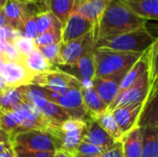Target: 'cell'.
<instances>
[{
	"mask_svg": "<svg viewBox=\"0 0 158 157\" xmlns=\"http://www.w3.org/2000/svg\"><path fill=\"white\" fill-rule=\"evenodd\" d=\"M124 157L143 156V135L141 128L136 126L122 137Z\"/></svg>",
	"mask_w": 158,
	"mask_h": 157,
	"instance_id": "ffe728a7",
	"label": "cell"
},
{
	"mask_svg": "<svg viewBox=\"0 0 158 157\" xmlns=\"http://www.w3.org/2000/svg\"><path fill=\"white\" fill-rule=\"evenodd\" d=\"M12 145L38 152H56L58 143L56 138L50 132L31 130L16 134L12 139Z\"/></svg>",
	"mask_w": 158,
	"mask_h": 157,
	"instance_id": "277c9868",
	"label": "cell"
},
{
	"mask_svg": "<svg viewBox=\"0 0 158 157\" xmlns=\"http://www.w3.org/2000/svg\"><path fill=\"white\" fill-rule=\"evenodd\" d=\"M31 2H32V3H41L43 0H30Z\"/></svg>",
	"mask_w": 158,
	"mask_h": 157,
	"instance_id": "ee69618b",
	"label": "cell"
},
{
	"mask_svg": "<svg viewBox=\"0 0 158 157\" xmlns=\"http://www.w3.org/2000/svg\"><path fill=\"white\" fill-rule=\"evenodd\" d=\"M85 121L86 130L82 142L102 147L104 149L111 147L116 143V141L102 129L95 119L88 118Z\"/></svg>",
	"mask_w": 158,
	"mask_h": 157,
	"instance_id": "2e32d148",
	"label": "cell"
},
{
	"mask_svg": "<svg viewBox=\"0 0 158 157\" xmlns=\"http://www.w3.org/2000/svg\"><path fill=\"white\" fill-rule=\"evenodd\" d=\"M82 100L84 106L86 108L88 117L95 119L98 116L103 114L108 109V106L100 98L98 93L92 86H81V88Z\"/></svg>",
	"mask_w": 158,
	"mask_h": 157,
	"instance_id": "d6986e66",
	"label": "cell"
},
{
	"mask_svg": "<svg viewBox=\"0 0 158 157\" xmlns=\"http://www.w3.org/2000/svg\"><path fill=\"white\" fill-rule=\"evenodd\" d=\"M110 1L111 0H75L72 12L78 13L94 22L95 30Z\"/></svg>",
	"mask_w": 158,
	"mask_h": 157,
	"instance_id": "5bb4252c",
	"label": "cell"
},
{
	"mask_svg": "<svg viewBox=\"0 0 158 157\" xmlns=\"http://www.w3.org/2000/svg\"><path fill=\"white\" fill-rule=\"evenodd\" d=\"M24 103V97L20 87H7L0 93V110L10 112L17 105Z\"/></svg>",
	"mask_w": 158,
	"mask_h": 157,
	"instance_id": "d4e9b609",
	"label": "cell"
},
{
	"mask_svg": "<svg viewBox=\"0 0 158 157\" xmlns=\"http://www.w3.org/2000/svg\"><path fill=\"white\" fill-rule=\"evenodd\" d=\"M60 46L61 43L49 44L45 46H38L37 49L43 54V56L48 60V62L54 67L61 64L60 61Z\"/></svg>",
	"mask_w": 158,
	"mask_h": 157,
	"instance_id": "f546056e",
	"label": "cell"
},
{
	"mask_svg": "<svg viewBox=\"0 0 158 157\" xmlns=\"http://www.w3.org/2000/svg\"><path fill=\"white\" fill-rule=\"evenodd\" d=\"M13 145L11 143H0V155L7 151L8 149L12 148Z\"/></svg>",
	"mask_w": 158,
	"mask_h": 157,
	"instance_id": "74e56055",
	"label": "cell"
},
{
	"mask_svg": "<svg viewBox=\"0 0 158 157\" xmlns=\"http://www.w3.org/2000/svg\"><path fill=\"white\" fill-rule=\"evenodd\" d=\"M143 53H125L107 49H94L95 77H124Z\"/></svg>",
	"mask_w": 158,
	"mask_h": 157,
	"instance_id": "7a4b0ae2",
	"label": "cell"
},
{
	"mask_svg": "<svg viewBox=\"0 0 158 157\" xmlns=\"http://www.w3.org/2000/svg\"><path fill=\"white\" fill-rule=\"evenodd\" d=\"M6 26H9L8 20L5 16V14L3 13V11H0V27H6Z\"/></svg>",
	"mask_w": 158,
	"mask_h": 157,
	"instance_id": "f35d334b",
	"label": "cell"
},
{
	"mask_svg": "<svg viewBox=\"0 0 158 157\" xmlns=\"http://www.w3.org/2000/svg\"><path fill=\"white\" fill-rule=\"evenodd\" d=\"M95 120L98 122V124L102 127V129L109 135L111 136L116 142L121 141L122 137H123V133L120 130L112 111L110 110H106V112H104L103 114H101L100 116H98Z\"/></svg>",
	"mask_w": 158,
	"mask_h": 157,
	"instance_id": "484cf974",
	"label": "cell"
},
{
	"mask_svg": "<svg viewBox=\"0 0 158 157\" xmlns=\"http://www.w3.org/2000/svg\"><path fill=\"white\" fill-rule=\"evenodd\" d=\"M62 42V30H51L43 34L37 35L34 39L36 47L58 43Z\"/></svg>",
	"mask_w": 158,
	"mask_h": 157,
	"instance_id": "f1b7e54d",
	"label": "cell"
},
{
	"mask_svg": "<svg viewBox=\"0 0 158 157\" xmlns=\"http://www.w3.org/2000/svg\"><path fill=\"white\" fill-rule=\"evenodd\" d=\"M155 37L146 26L128 31L117 36L99 39L95 42V48L107 49L125 53H143L156 42Z\"/></svg>",
	"mask_w": 158,
	"mask_h": 157,
	"instance_id": "3957f363",
	"label": "cell"
},
{
	"mask_svg": "<svg viewBox=\"0 0 158 157\" xmlns=\"http://www.w3.org/2000/svg\"><path fill=\"white\" fill-rule=\"evenodd\" d=\"M123 77L96 78L93 80V87L104 103L109 107L119 93V85Z\"/></svg>",
	"mask_w": 158,
	"mask_h": 157,
	"instance_id": "9a60e30c",
	"label": "cell"
},
{
	"mask_svg": "<svg viewBox=\"0 0 158 157\" xmlns=\"http://www.w3.org/2000/svg\"><path fill=\"white\" fill-rule=\"evenodd\" d=\"M150 90V78L149 70L145 72L138 81L131 84L129 88L123 90L118 93L115 101L108 107V110L114 109L132 104L143 103L148 95Z\"/></svg>",
	"mask_w": 158,
	"mask_h": 157,
	"instance_id": "ba28073f",
	"label": "cell"
},
{
	"mask_svg": "<svg viewBox=\"0 0 158 157\" xmlns=\"http://www.w3.org/2000/svg\"><path fill=\"white\" fill-rule=\"evenodd\" d=\"M150 85L158 81V36L156 42L150 47Z\"/></svg>",
	"mask_w": 158,
	"mask_h": 157,
	"instance_id": "4dcf8cb0",
	"label": "cell"
},
{
	"mask_svg": "<svg viewBox=\"0 0 158 157\" xmlns=\"http://www.w3.org/2000/svg\"><path fill=\"white\" fill-rule=\"evenodd\" d=\"M24 63L27 68L34 75L55 71L57 69L56 67L48 62V60L43 56V54L37 49V47L25 57Z\"/></svg>",
	"mask_w": 158,
	"mask_h": 157,
	"instance_id": "603a6c76",
	"label": "cell"
},
{
	"mask_svg": "<svg viewBox=\"0 0 158 157\" xmlns=\"http://www.w3.org/2000/svg\"><path fill=\"white\" fill-rule=\"evenodd\" d=\"M54 157H74V156H73L72 155H70V154H69V153L65 152V151H61V150H59V151H56V152L55 156Z\"/></svg>",
	"mask_w": 158,
	"mask_h": 157,
	"instance_id": "60d3db41",
	"label": "cell"
},
{
	"mask_svg": "<svg viewBox=\"0 0 158 157\" xmlns=\"http://www.w3.org/2000/svg\"><path fill=\"white\" fill-rule=\"evenodd\" d=\"M143 103L132 104L118 107L112 111L113 116L123 134L129 132L138 125V120L143 109Z\"/></svg>",
	"mask_w": 158,
	"mask_h": 157,
	"instance_id": "4fadbf2b",
	"label": "cell"
},
{
	"mask_svg": "<svg viewBox=\"0 0 158 157\" xmlns=\"http://www.w3.org/2000/svg\"><path fill=\"white\" fill-rule=\"evenodd\" d=\"M18 31L19 33V36H23L34 40L37 37L35 17H30L29 19H27V20L23 23V25L20 27V29Z\"/></svg>",
	"mask_w": 158,
	"mask_h": 157,
	"instance_id": "836d02e7",
	"label": "cell"
},
{
	"mask_svg": "<svg viewBox=\"0 0 158 157\" xmlns=\"http://www.w3.org/2000/svg\"><path fill=\"white\" fill-rule=\"evenodd\" d=\"M6 88H7V86H6V82H5V81H4V79L0 76V93H3Z\"/></svg>",
	"mask_w": 158,
	"mask_h": 157,
	"instance_id": "b9f144b4",
	"label": "cell"
},
{
	"mask_svg": "<svg viewBox=\"0 0 158 157\" xmlns=\"http://www.w3.org/2000/svg\"><path fill=\"white\" fill-rule=\"evenodd\" d=\"M143 135V156L158 157V128L142 127Z\"/></svg>",
	"mask_w": 158,
	"mask_h": 157,
	"instance_id": "cb8c5ba5",
	"label": "cell"
},
{
	"mask_svg": "<svg viewBox=\"0 0 158 157\" xmlns=\"http://www.w3.org/2000/svg\"><path fill=\"white\" fill-rule=\"evenodd\" d=\"M14 44L17 47V49L19 50V52L24 57H26L29 54H31L36 48L34 40L27 38V37L19 36V35L15 39Z\"/></svg>",
	"mask_w": 158,
	"mask_h": 157,
	"instance_id": "d6a6232c",
	"label": "cell"
},
{
	"mask_svg": "<svg viewBox=\"0 0 158 157\" xmlns=\"http://www.w3.org/2000/svg\"><path fill=\"white\" fill-rule=\"evenodd\" d=\"M6 2V0H0V11H2V9H3Z\"/></svg>",
	"mask_w": 158,
	"mask_h": 157,
	"instance_id": "7bdbcfd3",
	"label": "cell"
},
{
	"mask_svg": "<svg viewBox=\"0 0 158 157\" xmlns=\"http://www.w3.org/2000/svg\"><path fill=\"white\" fill-rule=\"evenodd\" d=\"M0 143H12L11 136L7 132L2 130H0Z\"/></svg>",
	"mask_w": 158,
	"mask_h": 157,
	"instance_id": "8d00e7d4",
	"label": "cell"
},
{
	"mask_svg": "<svg viewBox=\"0 0 158 157\" xmlns=\"http://www.w3.org/2000/svg\"><path fill=\"white\" fill-rule=\"evenodd\" d=\"M137 126L140 128L146 126L158 128V82L150 85Z\"/></svg>",
	"mask_w": 158,
	"mask_h": 157,
	"instance_id": "7c38bea8",
	"label": "cell"
},
{
	"mask_svg": "<svg viewBox=\"0 0 158 157\" xmlns=\"http://www.w3.org/2000/svg\"><path fill=\"white\" fill-rule=\"evenodd\" d=\"M37 35L43 34L51 30H62L63 26L60 21L50 12L44 11L35 16Z\"/></svg>",
	"mask_w": 158,
	"mask_h": 157,
	"instance_id": "4316f807",
	"label": "cell"
},
{
	"mask_svg": "<svg viewBox=\"0 0 158 157\" xmlns=\"http://www.w3.org/2000/svg\"><path fill=\"white\" fill-rule=\"evenodd\" d=\"M141 18L158 20V0H122Z\"/></svg>",
	"mask_w": 158,
	"mask_h": 157,
	"instance_id": "7402d4cb",
	"label": "cell"
},
{
	"mask_svg": "<svg viewBox=\"0 0 158 157\" xmlns=\"http://www.w3.org/2000/svg\"><path fill=\"white\" fill-rule=\"evenodd\" d=\"M106 149L93 145L91 143L82 142L78 148L76 149L75 153L73 154L74 157H98Z\"/></svg>",
	"mask_w": 158,
	"mask_h": 157,
	"instance_id": "1f68e13d",
	"label": "cell"
},
{
	"mask_svg": "<svg viewBox=\"0 0 158 157\" xmlns=\"http://www.w3.org/2000/svg\"><path fill=\"white\" fill-rule=\"evenodd\" d=\"M157 36H158V35H157Z\"/></svg>",
	"mask_w": 158,
	"mask_h": 157,
	"instance_id": "bcb514c9",
	"label": "cell"
},
{
	"mask_svg": "<svg viewBox=\"0 0 158 157\" xmlns=\"http://www.w3.org/2000/svg\"><path fill=\"white\" fill-rule=\"evenodd\" d=\"M94 30V24L81 15L72 12L62 29V43L77 40Z\"/></svg>",
	"mask_w": 158,
	"mask_h": 157,
	"instance_id": "8fae6325",
	"label": "cell"
},
{
	"mask_svg": "<svg viewBox=\"0 0 158 157\" xmlns=\"http://www.w3.org/2000/svg\"><path fill=\"white\" fill-rule=\"evenodd\" d=\"M98 157H124L122 142H116L111 147L106 149Z\"/></svg>",
	"mask_w": 158,
	"mask_h": 157,
	"instance_id": "d590c367",
	"label": "cell"
},
{
	"mask_svg": "<svg viewBox=\"0 0 158 157\" xmlns=\"http://www.w3.org/2000/svg\"><path fill=\"white\" fill-rule=\"evenodd\" d=\"M16 157H54L56 152H38L13 146Z\"/></svg>",
	"mask_w": 158,
	"mask_h": 157,
	"instance_id": "e575fe53",
	"label": "cell"
},
{
	"mask_svg": "<svg viewBox=\"0 0 158 157\" xmlns=\"http://www.w3.org/2000/svg\"><path fill=\"white\" fill-rule=\"evenodd\" d=\"M0 130L7 132L11 136V142L16 134L23 131L19 118L13 112L2 110H0Z\"/></svg>",
	"mask_w": 158,
	"mask_h": 157,
	"instance_id": "83f0119b",
	"label": "cell"
},
{
	"mask_svg": "<svg viewBox=\"0 0 158 157\" xmlns=\"http://www.w3.org/2000/svg\"><path fill=\"white\" fill-rule=\"evenodd\" d=\"M95 34L93 30L84 36L63 43L60 46V61L61 64H73L80 58L84 56L95 49Z\"/></svg>",
	"mask_w": 158,
	"mask_h": 157,
	"instance_id": "52a82bcc",
	"label": "cell"
},
{
	"mask_svg": "<svg viewBox=\"0 0 158 157\" xmlns=\"http://www.w3.org/2000/svg\"><path fill=\"white\" fill-rule=\"evenodd\" d=\"M31 84L45 88L58 94H62L69 88L81 83L73 77L56 69L55 71L35 75Z\"/></svg>",
	"mask_w": 158,
	"mask_h": 157,
	"instance_id": "9c48e42d",
	"label": "cell"
},
{
	"mask_svg": "<svg viewBox=\"0 0 158 157\" xmlns=\"http://www.w3.org/2000/svg\"><path fill=\"white\" fill-rule=\"evenodd\" d=\"M146 19L138 16L122 0H111L94 30L95 40L131 31L146 26Z\"/></svg>",
	"mask_w": 158,
	"mask_h": 157,
	"instance_id": "6da1fadb",
	"label": "cell"
},
{
	"mask_svg": "<svg viewBox=\"0 0 158 157\" xmlns=\"http://www.w3.org/2000/svg\"><path fill=\"white\" fill-rule=\"evenodd\" d=\"M18 1H19L21 3H29V2H31L30 0H18Z\"/></svg>",
	"mask_w": 158,
	"mask_h": 157,
	"instance_id": "f6af8a7d",
	"label": "cell"
},
{
	"mask_svg": "<svg viewBox=\"0 0 158 157\" xmlns=\"http://www.w3.org/2000/svg\"><path fill=\"white\" fill-rule=\"evenodd\" d=\"M0 157H16L15 156V152H14V149L13 147L8 149L7 151H6L5 153L1 154Z\"/></svg>",
	"mask_w": 158,
	"mask_h": 157,
	"instance_id": "ab89813d",
	"label": "cell"
},
{
	"mask_svg": "<svg viewBox=\"0 0 158 157\" xmlns=\"http://www.w3.org/2000/svg\"><path fill=\"white\" fill-rule=\"evenodd\" d=\"M55 67L59 71L76 79L82 86H92L95 77L94 51L88 53L73 64H59Z\"/></svg>",
	"mask_w": 158,
	"mask_h": 157,
	"instance_id": "8992f818",
	"label": "cell"
},
{
	"mask_svg": "<svg viewBox=\"0 0 158 157\" xmlns=\"http://www.w3.org/2000/svg\"><path fill=\"white\" fill-rule=\"evenodd\" d=\"M0 76L7 87H20L31 84L35 75L31 72L24 63L6 60L0 68Z\"/></svg>",
	"mask_w": 158,
	"mask_h": 157,
	"instance_id": "30bf717a",
	"label": "cell"
},
{
	"mask_svg": "<svg viewBox=\"0 0 158 157\" xmlns=\"http://www.w3.org/2000/svg\"><path fill=\"white\" fill-rule=\"evenodd\" d=\"M157 82H158V81H157Z\"/></svg>",
	"mask_w": 158,
	"mask_h": 157,
	"instance_id": "7dc6e473",
	"label": "cell"
},
{
	"mask_svg": "<svg viewBox=\"0 0 158 157\" xmlns=\"http://www.w3.org/2000/svg\"><path fill=\"white\" fill-rule=\"evenodd\" d=\"M41 4L45 11H50L64 26L73 11L75 0H43Z\"/></svg>",
	"mask_w": 158,
	"mask_h": 157,
	"instance_id": "44dd1931",
	"label": "cell"
},
{
	"mask_svg": "<svg viewBox=\"0 0 158 157\" xmlns=\"http://www.w3.org/2000/svg\"><path fill=\"white\" fill-rule=\"evenodd\" d=\"M31 104L55 127H57L64 121L71 118L69 113L62 106L47 99L39 98V99L34 100Z\"/></svg>",
	"mask_w": 158,
	"mask_h": 157,
	"instance_id": "e0dca14e",
	"label": "cell"
},
{
	"mask_svg": "<svg viewBox=\"0 0 158 157\" xmlns=\"http://www.w3.org/2000/svg\"><path fill=\"white\" fill-rule=\"evenodd\" d=\"M150 68V48H148L142 56L134 63V65L130 68V70L122 78L119 85V93L123 90L129 88L136 81H138L145 72L149 70Z\"/></svg>",
	"mask_w": 158,
	"mask_h": 157,
	"instance_id": "ac0fdd59",
	"label": "cell"
},
{
	"mask_svg": "<svg viewBox=\"0 0 158 157\" xmlns=\"http://www.w3.org/2000/svg\"><path fill=\"white\" fill-rule=\"evenodd\" d=\"M81 84L73 86L62 94H58L46 89L47 100L62 106L71 118L86 120L89 117L82 100L81 92Z\"/></svg>",
	"mask_w": 158,
	"mask_h": 157,
	"instance_id": "5b68a950",
	"label": "cell"
}]
</instances>
